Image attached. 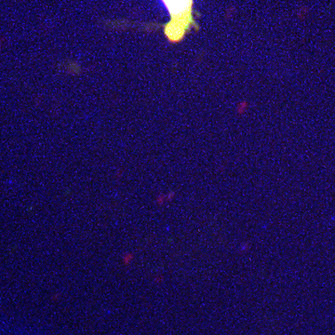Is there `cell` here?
<instances>
[{
	"mask_svg": "<svg viewBox=\"0 0 335 335\" xmlns=\"http://www.w3.org/2000/svg\"><path fill=\"white\" fill-rule=\"evenodd\" d=\"M169 14L164 25V34L169 41H182L193 27H196L193 14L194 0H161Z\"/></svg>",
	"mask_w": 335,
	"mask_h": 335,
	"instance_id": "1",
	"label": "cell"
},
{
	"mask_svg": "<svg viewBox=\"0 0 335 335\" xmlns=\"http://www.w3.org/2000/svg\"><path fill=\"white\" fill-rule=\"evenodd\" d=\"M65 70L67 73H69L71 74H77L80 73V66L77 65L76 64H71L65 66Z\"/></svg>",
	"mask_w": 335,
	"mask_h": 335,
	"instance_id": "2",
	"label": "cell"
}]
</instances>
